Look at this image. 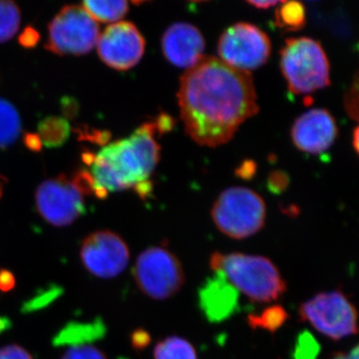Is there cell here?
I'll return each mask as SVG.
<instances>
[{"label":"cell","instance_id":"cell-26","mask_svg":"<svg viewBox=\"0 0 359 359\" xmlns=\"http://www.w3.org/2000/svg\"><path fill=\"white\" fill-rule=\"evenodd\" d=\"M347 113L354 119H359V71L356 73L353 84L344 97Z\"/></svg>","mask_w":359,"mask_h":359},{"label":"cell","instance_id":"cell-11","mask_svg":"<svg viewBox=\"0 0 359 359\" xmlns=\"http://www.w3.org/2000/svg\"><path fill=\"white\" fill-rule=\"evenodd\" d=\"M85 269L100 278H112L124 271L129 263L128 245L117 233L98 231L85 238L80 250Z\"/></svg>","mask_w":359,"mask_h":359},{"label":"cell","instance_id":"cell-4","mask_svg":"<svg viewBox=\"0 0 359 359\" xmlns=\"http://www.w3.org/2000/svg\"><path fill=\"white\" fill-rule=\"evenodd\" d=\"M280 70L292 93L306 95L330 85V65L320 42L309 37L285 40Z\"/></svg>","mask_w":359,"mask_h":359},{"label":"cell","instance_id":"cell-29","mask_svg":"<svg viewBox=\"0 0 359 359\" xmlns=\"http://www.w3.org/2000/svg\"><path fill=\"white\" fill-rule=\"evenodd\" d=\"M110 133L107 131H99V130H91L89 131L87 128L81 129L79 132V139L81 140H88L99 145H105L110 139Z\"/></svg>","mask_w":359,"mask_h":359},{"label":"cell","instance_id":"cell-28","mask_svg":"<svg viewBox=\"0 0 359 359\" xmlns=\"http://www.w3.org/2000/svg\"><path fill=\"white\" fill-rule=\"evenodd\" d=\"M0 359H33V358L32 354L23 347L11 344L0 348Z\"/></svg>","mask_w":359,"mask_h":359},{"label":"cell","instance_id":"cell-22","mask_svg":"<svg viewBox=\"0 0 359 359\" xmlns=\"http://www.w3.org/2000/svg\"><path fill=\"white\" fill-rule=\"evenodd\" d=\"M289 318L287 311L280 306H273L264 309L259 314H250L248 318L250 327L254 330H266L275 332Z\"/></svg>","mask_w":359,"mask_h":359},{"label":"cell","instance_id":"cell-30","mask_svg":"<svg viewBox=\"0 0 359 359\" xmlns=\"http://www.w3.org/2000/svg\"><path fill=\"white\" fill-rule=\"evenodd\" d=\"M40 34L32 26H27L18 37V42L25 48H34L39 44Z\"/></svg>","mask_w":359,"mask_h":359},{"label":"cell","instance_id":"cell-20","mask_svg":"<svg viewBox=\"0 0 359 359\" xmlns=\"http://www.w3.org/2000/svg\"><path fill=\"white\" fill-rule=\"evenodd\" d=\"M155 359H198L195 347L179 337L161 340L154 347Z\"/></svg>","mask_w":359,"mask_h":359},{"label":"cell","instance_id":"cell-25","mask_svg":"<svg viewBox=\"0 0 359 359\" xmlns=\"http://www.w3.org/2000/svg\"><path fill=\"white\" fill-rule=\"evenodd\" d=\"M61 359H108L100 349L92 346H74L70 347Z\"/></svg>","mask_w":359,"mask_h":359},{"label":"cell","instance_id":"cell-21","mask_svg":"<svg viewBox=\"0 0 359 359\" xmlns=\"http://www.w3.org/2000/svg\"><path fill=\"white\" fill-rule=\"evenodd\" d=\"M276 25L287 32H297L306 25V8L297 1L280 2L276 11Z\"/></svg>","mask_w":359,"mask_h":359},{"label":"cell","instance_id":"cell-23","mask_svg":"<svg viewBox=\"0 0 359 359\" xmlns=\"http://www.w3.org/2000/svg\"><path fill=\"white\" fill-rule=\"evenodd\" d=\"M20 11L13 1L0 0V43L13 39L20 29Z\"/></svg>","mask_w":359,"mask_h":359},{"label":"cell","instance_id":"cell-24","mask_svg":"<svg viewBox=\"0 0 359 359\" xmlns=\"http://www.w3.org/2000/svg\"><path fill=\"white\" fill-rule=\"evenodd\" d=\"M320 346L309 332H302L295 344L294 359H316Z\"/></svg>","mask_w":359,"mask_h":359},{"label":"cell","instance_id":"cell-17","mask_svg":"<svg viewBox=\"0 0 359 359\" xmlns=\"http://www.w3.org/2000/svg\"><path fill=\"white\" fill-rule=\"evenodd\" d=\"M21 120L18 110L6 99L0 98V149H6L18 140Z\"/></svg>","mask_w":359,"mask_h":359},{"label":"cell","instance_id":"cell-5","mask_svg":"<svg viewBox=\"0 0 359 359\" xmlns=\"http://www.w3.org/2000/svg\"><path fill=\"white\" fill-rule=\"evenodd\" d=\"M266 207L259 194L244 187L226 189L215 202L212 218L226 237L243 240L264 228Z\"/></svg>","mask_w":359,"mask_h":359},{"label":"cell","instance_id":"cell-31","mask_svg":"<svg viewBox=\"0 0 359 359\" xmlns=\"http://www.w3.org/2000/svg\"><path fill=\"white\" fill-rule=\"evenodd\" d=\"M61 110L66 118L72 119V118L76 117L79 113V103L73 97H63L61 99Z\"/></svg>","mask_w":359,"mask_h":359},{"label":"cell","instance_id":"cell-39","mask_svg":"<svg viewBox=\"0 0 359 359\" xmlns=\"http://www.w3.org/2000/svg\"><path fill=\"white\" fill-rule=\"evenodd\" d=\"M1 196H2V189H1V185H0V198H1Z\"/></svg>","mask_w":359,"mask_h":359},{"label":"cell","instance_id":"cell-2","mask_svg":"<svg viewBox=\"0 0 359 359\" xmlns=\"http://www.w3.org/2000/svg\"><path fill=\"white\" fill-rule=\"evenodd\" d=\"M155 122L144 123L128 138L108 144L95 155L90 174L94 195L105 199L108 194L134 189L142 199L152 192L151 176L160 160V146L155 139Z\"/></svg>","mask_w":359,"mask_h":359},{"label":"cell","instance_id":"cell-38","mask_svg":"<svg viewBox=\"0 0 359 359\" xmlns=\"http://www.w3.org/2000/svg\"><path fill=\"white\" fill-rule=\"evenodd\" d=\"M353 145L354 150L359 156V125L353 132Z\"/></svg>","mask_w":359,"mask_h":359},{"label":"cell","instance_id":"cell-36","mask_svg":"<svg viewBox=\"0 0 359 359\" xmlns=\"http://www.w3.org/2000/svg\"><path fill=\"white\" fill-rule=\"evenodd\" d=\"M332 359H359V344L358 346L354 347L349 353H334Z\"/></svg>","mask_w":359,"mask_h":359},{"label":"cell","instance_id":"cell-27","mask_svg":"<svg viewBox=\"0 0 359 359\" xmlns=\"http://www.w3.org/2000/svg\"><path fill=\"white\" fill-rule=\"evenodd\" d=\"M71 182L74 184L75 187L83 195H91L94 194V188H95V183H94L93 177L91 176L88 170H79L75 173Z\"/></svg>","mask_w":359,"mask_h":359},{"label":"cell","instance_id":"cell-35","mask_svg":"<svg viewBox=\"0 0 359 359\" xmlns=\"http://www.w3.org/2000/svg\"><path fill=\"white\" fill-rule=\"evenodd\" d=\"M150 342V337L144 330H137L132 335V344L135 348L141 349L147 346Z\"/></svg>","mask_w":359,"mask_h":359},{"label":"cell","instance_id":"cell-1","mask_svg":"<svg viewBox=\"0 0 359 359\" xmlns=\"http://www.w3.org/2000/svg\"><path fill=\"white\" fill-rule=\"evenodd\" d=\"M178 100L187 134L207 147L228 143L241 125L259 112L250 73L217 57H204L186 71Z\"/></svg>","mask_w":359,"mask_h":359},{"label":"cell","instance_id":"cell-10","mask_svg":"<svg viewBox=\"0 0 359 359\" xmlns=\"http://www.w3.org/2000/svg\"><path fill=\"white\" fill-rule=\"evenodd\" d=\"M35 204L40 216L55 226H69L86 212L83 194L65 175L40 184Z\"/></svg>","mask_w":359,"mask_h":359},{"label":"cell","instance_id":"cell-16","mask_svg":"<svg viewBox=\"0 0 359 359\" xmlns=\"http://www.w3.org/2000/svg\"><path fill=\"white\" fill-rule=\"evenodd\" d=\"M71 126L65 118L50 116L39 124V136L42 145L48 148H59L69 139Z\"/></svg>","mask_w":359,"mask_h":359},{"label":"cell","instance_id":"cell-15","mask_svg":"<svg viewBox=\"0 0 359 359\" xmlns=\"http://www.w3.org/2000/svg\"><path fill=\"white\" fill-rule=\"evenodd\" d=\"M238 299L237 289L219 271H214L199 290L201 311L211 323L231 318L238 311Z\"/></svg>","mask_w":359,"mask_h":359},{"label":"cell","instance_id":"cell-32","mask_svg":"<svg viewBox=\"0 0 359 359\" xmlns=\"http://www.w3.org/2000/svg\"><path fill=\"white\" fill-rule=\"evenodd\" d=\"M15 276L7 269H0V290L8 292L15 287Z\"/></svg>","mask_w":359,"mask_h":359},{"label":"cell","instance_id":"cell-9","mask_svg":"<svg viewBox=\"0 0 359 359\" xmlns=\"http://www.w3.org/2000/svg\"><path fill=\"white\" fill-rule=\"evenodd\" d=\"M271 51V40L268 35L250 23H236L219 39V59L226 65L245 72L266 65Z\"/></svg>","mask_w":359,"mask_h":359},{"label":"cell","instance_id":"cell-8","mask_svg":"<svg viewBox=\"0 0 359 359\" xmlns=\"http://www.w3.org/2000/svg\"><path fill=\"white\" fill-rule=\"evenodd\" d=\"M99 25L83 7L66 6L48 25L45 48L57 55H84L95 47Z\"/></svg>","mask_w":359,"mask_h":359},{"label":"cell","instance_id":"cell-6","mask_svg":"<svg viewBox=\"0 0 359 359\" xmlns=\"http://www.w3.org/2000/svg\"><path fill=\"white\" fill-rule=\"evenodd\" d=\"M299 318L334 340L358 334V313L340 290L320 292L299 306Z\"/></svg>","mask_w":359,"mask_h":359},{"label":"cell","instance_id":"cell-3","mask_svg":"<svg viewBox=\"0 0 359 359\" xmlns=\"http://www.w3.org/2000/svg\"><path fill=\"white\" fill-rule=\"evenodd\" d=\"M210 266L219 271L250 301L264 304L278 301L285 292L287 283L275 264L268 257L242 252H215Z\"/></svg>","mask_w":359,"mask_h":359},{"label":"cell","instance_id":"cell-14","mask_svg":"<svg viewBox=\"0 0 359 359\" xmlns=\"http://www.w3.org/2000/svg\"><path fill=\"white\" fill-rule=\"evenodd\" d=\"M162 51L171 65L190 69L204 58L205 39L195 26L175 23L163 35Z\"/></svg>","mask_w":359,"mask_h":359},{"label":"cell","instance_id":"cell-7","mask_svg":"<svg viewBox=\"0 0 359 359\" xmlns=\"http://www.w3.org/2000/svg\"><path fill=\"white\" fill-rule=\"evenodd\" d=\"M135 282L144 294L157 301L173 297L183 287L185 273L178 257L162 247H151L139 255Z\"/></svg>","mask_w":359,"mask_h":359},{"label":"cell","instance_id":"cell-12","mask_svg":"<svg viewBox=\"0 0 359 359\" xmlns=\"http://www.w3.org/2000/svg\"><path fill=\"white\" fill-rule=\"evenodd\" d=\"M99 57L118 71L131 69L140 62L145 52V39L132 22L121 21L109 25L97 42Z\"/></svg>","mask_w":359,"mask_h":359},{"label":"cell","instance_id":"cell-34","mask_svg":"<svg viewBox=\"0 0 359 359\" xmlns=\"http://www.w3.org/2000/svg\"><path fill=\"white\" fill-rule=\"evenodd\" d=\"M23 141H25L26 147L29 149L30 151H32V152H40L42 146H43L42 145L41 140H40L39 134L25 133Z\"/></svg>","mask_w":359,"mask_h":359},{"label":"cell","instance_id":"cell-19","mask_svg":"<svg viewBox=\"0 0 359 359\" xmlns=\"http://www.w3.org/2000/svg\"><path fill=\"white\" fill-rule=\"evenodd\" d=\"M104 327L101 321L82 325V323H71L66 327L62 332L57 335L55 339V344H82V342L90 341L92 339H97L103 337Z\"/></svg>","mask_w":359,"mask_h":359},{"label":"cell","instance_id":"cell-33","mask_svg":"<svg viewBox=\"0 0 359 359\" xmlns=\"http://www.w3.org/2000/svg\"><path fill=\"white\" fill-rule=\"evenodd\" d=\"M269 183V189L273 192L280 193L287 188V178L285 175L280 173V172H276V173L271 175Z\"/></svg>","mask_w":359,"mask_h":359},{"label":"cell","instance_id":"cell-37","mask_svg":"<svg viewBox=\"0 0 359 359\" xmlns=\"http://www.w3.org/2000/svg\"><path fill=\"white\" fill-rule=\"evenodd\" d=\"M280 4V2L278 1H249L250 6L257 7V8L263 9L269 8L271 6H276V4Z\"/></svg>","mask_w":359,"mask_h":359},{"label":"cell","instance_id":"cell-18","mask_svg":"<svg viewBox=\"0 0 359 359\" xmlns=\"http://www.w3.org/2000/svg\"><path fill=\"white\" fill-rule=\"evenodd\" d=\"M82 7L94 20L102 23L115 22L128 13V2L123 1H84Z\"/></svg>","mask_w":359,"mask_h":359},{"label":"cell","instance_id":"cell-13","mask_svg":"<svg viewBox=\"0 0 359 359\" xmlns=\"http://www.w3.org/2000/svg\"><path fill=\"white\" fill-rule=\"evenodd\" d=\"M295 147L318 155L332 147L337 137V122L330 111L316 108L299 116L290 130Z\"/></svg>","mask_w":359,"mask_h":359}]
</instances>
